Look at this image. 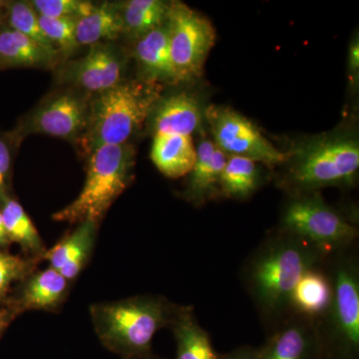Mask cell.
Instances as JSON below:
<instances>
[{"label": "cell", "mask_w": 359, "mask_h": 359, "mask_svg": "<svg viewBox=\"0 0 359 359\" xmlns=\"http://www.w3.org/2000/svg\"><path fill=\"white\" fill-rule=\"evenodd\" d=\"M330 257L306 238L278 230L257 247L244 269L245 289L264 323L276 328L290 318V297L309 269Z\"/></svg>", "instance_id": "obj_1"}, {"label": "cell", "mask_w": 359, "mask_h": 359, "mask_svg": "<svg viewBox=\"0 0 359 359\" xmlns=\"http://www.w3.org/2000/svg\"><path fill=\"white\" fill-rule=\"evenodd\" d=\"M181 304L163 295L139 294L119 301L96 302L89 308L97 337L123 358H152V341L171 327Z\"/></svg>", "instance_id": "obj_2"}, {"label": "cell", "mask_w": 359, "mask_h": 359, "mask_svg": "<svg viewBox=\"0 0 359 359\" xmlns=\"http://www.w3.org/2000/svg\"><path fill=\"white\" fill-rule=\"evenodd\" d=\"M290 161L282 183L292 196L318 192L325 187L349 186L358 172V140L347 132L323 135L299 145L292 157L289 155Z\"/></svg>", "instance_id": "obj_3"}, {"label": "cell", "mask_w": 359, "mask_h": 359, "mask_svg": "<svg viewBox=\"0 0 359 359\" xmlns=\"http://www.w3.org/2000/svg\"><path fill=\"white\" fill-rule=\"evenodd\" d=\"M148 84L119 83L98 94L81 134L84 151L127 143L157 103V91Z\"/></svg>", "instance_id": "obj_4"}, {"label": "cell", "mask_w": 359, "mask_h": 359, "mask_svg": "<svg viewBox=\"0 0 359 359\" xmlns=\"http://www.w3.org/2000/svg\"><path fill=\"white\" fill-rule=\"evenodd\" d=\"M135 151L129 143L102 146L90 153L86 179L76 199L56 212V222H99L128 188L134 177Z\"/></svg>", "instance_id": "obj_5"}, {"label": "cell", "mask_w": 359, "mask_h": 359, "mask_svg": "<svg viewBox=\"0 0 359 359\" xmlns=\"http://www.w3.org/2000/svg\"><path fill=\"white\" fill-rule=\"evenodd\" d=\"M349 249L334 252L325 264L332 299L318 325L325 359H359V266Z\"/></svg>", "instance_id": "obj_6"}, {"label": "cell", "mask_w": 359, "mask_h": 359, "mask_svg": "<svg viewBox=\"0 0 359 359\" xmlns=\"http://www.w3.org/2000/svg\"><path fill=\"white\" fill-rule=\"evenodd\" d=\"M278 230L306 238L330 256L349 249L358 237V228L327 204L320 192L292 196Z\"/></svg>", "instance_id": "obj_7"}, {"label": "cell", "mask_w": 359, "mask_h": 359, "mask_svg": "<svg viewBox=\"0 0 359 359\" xmlns=\"http://www.w3.org/2000/svg\"><path fill=\"white\" fill-rule=\"evenodd\" d=\"M170 52L177 83L199 78L215 42L211 21L183 4H170L166 20Z\"/></svg>", "instance_id": "obj_8"}, {"label": "cell", "mask_w": 359, "mask_h": 359, "mask_svg": "<svg viewBox=\"0 0 359 359\" xmlns=\"http://www.w3.org/2000/svg\"><path fill=\"white\" fill-rule=\"evenodd\" d=\"M205 118L211 127L212 142L226 156H238L276 167L289 159L287 153L278 148L264 136L261 130L230 107L210 106Z\"/></svg>", "instance_id": "obj_9"}, {"label": "cell", "mask_w": 359, "mask_h": 359, "mask_svg": "<svg viewBox=\"0 0 359 359\" xmlns=\"http://www.w3.org/2000/svg\"><path fill=\"white\" fill-rule=\"evenodd\" d=\"M72 283L51 266L37 268L14 285L4 304L18 316L28 311L58 313L70 294Z\"/></svg>", "instance_id": "obj_10"}, {"label": "cell", "mask_w": 359, "mask_h": 359, "mask_svg": "<svg viewBox=\"0 0 359 359\" xmlns=\"http://www.w3.org/2000/svg\"><path fill=\"white\" fill-rule=\"evenodd\" d=\"M257 351L259 359H325L318 325L294 316L273 328Z\"/></svg>", "instance_id": "obj_11"}, {"label": "cell", "mask_w": 359, "mask_h": 359, "mask_svg": "<svg viewBox=\"0 0 359 359\" xmlns=\"http://www.w3.org/2000/svg\"><path fill=\"white\" fill-rule=\"evenodd\" d=\"M88 105L81 96L63 92L52 96L35 111L30 120L34 133L69 139L83 132Z\"/></svg>", "instance_id": "obj_12"}, {"label": "cell", "mask_w": 359, "mask_h": 359, "mask_svg": "<svg viewBox=\"0 0 359 359\" xmlns=\"http://www.w3.org/2000/svg\"><path fill=\"white\" fill-rule=\"evenodd\" d=\"M122 72V59L117 52L100 43L92 45L84 57L66 66L62 76L80 88L100 94L121 83Z\"/></svg>", "instance_id": "obj_13"}, {"label": "cell", "mask_w": 359, "mask_h": 359, "mask_svg": "<svg viewBox=\"0 0 359 359\" xmlns=\"http://www.w3.org/2000/svg\"><path fill=\"white\" fill-rule=\"evenodd\" d=\"M97 222H80L74 230L66 233L53 247L47 249L42 261L56 269L71 283L77 280L88 264L95 245Z\"/></svg>", "instance_id": "obj_14"}, {"label": "cell", "mask_w": 359, "mask_h": 359, "mask_svg": "<svg viewBox=\"0 0 359 359\" xmlns=\"http://www.w3.org/2000/svg\"><path fill=\"white\" fill-rule=\"evenodd\" d=\"M197 156L188 175L183 198L196 205H203L219 196V181L228 156L211 139L203 138L196 148Z\"/></svg>", "instance_id": "obj_15"}, {"label": "cell", "mask_w": 359, "mask_h": 359, "mask_svg": "<svg viewBox=\"0 0 359 359\" xmlns=\"http://www.w3.org/2000/svg\"><path fill=\"white\" fill-rule=\"evenodd\" d=\"M325 264L309 269L299 278L290 297V316L313 321L316 325L325 320L332 299V278Z\"/></svg>", "instance_id": "obj_16"}, {"label": "cell", "mask_w": 359, "mask_h": 359, "mask_svg": "<svg viewBox=\"0 0 359 359\" xmlns=\"http://www.w3.org/2000/svg\"><path fill=\"white\" fill-rule=\"evenodd\" d=\"M155 134L191 136L202 123L203 112L198 99L182 92L167 97L155 106Z\"/></svg>", "instance_id": "obj_17"}, {"label": "cell", "mask_w": 359, "mask_h": 359, "mask_svg": "<svg viewBox=\"0 0 359 359\" xmlns=\"http://www.w3.org/2000/svg\"><path fill=\"white\" fill-rule=\"evenodd\" d=\"M135 56L149 83H177L166 23L137 40Z\"/></svg>", "instance_id": "obj_18"}, {"label": "cell", "mask_w": 359, "mask_h": 359, "mask_svg": "<svg viewBox=\"0 0 359 359\" xmlns=\"http://www.w3.org/2000/svg\"><path fill=\"white\" fill-rule=\"evenodd\" d=\"M170 328L176 341L175 359H221L222 354L200 325L193 306H181Z\"/></svg>", "instance_id": "obj_19"}, {"label": "cell", "mask_w": 359, "mask_h": 359, "mask_svg": "<svg viewBox=\"0 0 359 359\" xmlns=\"http://www.w3.org/2000/svg\"><path fill=\"white\" fill-rule=\"evenodd\" d=\"M197 150L192 136L155 134L151 159L168 178L179 179L190 174L196 162Z\"/></svg>", "instance_id": "obj_20"}, {"label": "cell", "mask_w": 359, "mask_h": 359, "mask_svg": "<svg viewBox=\"0 0 359 359\" xmlns=\"http://www.w3.org/2000/svg\"><path fill=\"white\" fill-rule=\"evenodd\" d=\"M0 212L11 242L20 245L25 257L42 262L46 245L22 205L4 193L0 195Z\"/></svg>", "instance_id": "obj_21"}, {"label": "cell", "mask_w": 359, "mask_h": 359, "mask_svg": "<svg viewBox=\"0 0 359 359\" xmlns=\"http://www.w3.org/2000/svg\"><path fill=\"white\" fill-rule=\"evenodd\" d=\"M123 32V21L120 9L113 4H94L91 11L76 20L78 45L103 43L114 40Z\"/></svg>", "instance_id": "obj_22"}, {"label": "cell", "mask_w": 359, "mask_h": 359, "mask_svg": "<svg viewBox=\"0 0 359 359\" xmlns=\"http://www.w3.org/2000/svg\"><path fill=\"white\" fill-rule=\"evenodd\" d=\"M262 183L259 163L249 158L228 156L219 181V196L233 200L250 197Z\"/></svg>", "instance_id": "obj_23"}, {"label": "cell", "mask_w": 359, "mask_h": 359, "mask_svg": "<svg viewBox=\"0 0 359 359\" xmlns=\"http://www.w3.org/2000/svg\"><path fill=\"white\" fill-rule=\"evenodd\" d=\"M170 4L161 0H131L120 9L123 32L132 39L144 35L166 23Z\"/></svg>", "instance_id": "obj_24"}, {"label": "cell", "mask_w": 359, "mask_h": 359, "mask_svg": "<svg viewBox=\"0 0 359 359\" xmlns=\"http://www.w3.org/2000/svg\"><path fill=\"white\" fill-rule=\"evenodd\" d=\"M55 56L13 29L0 32V65L35 67L50 65Z\"/></svg>", "instance_id": "obj_25"}, {"label": "cell", "mask_w": 359, "mask_h": 359, "mask_svg": "<svg viewBox=\"0 0 359 359\" xmlns=\"http://www.w3.org/2000/svg\"><path fill=\"white\" fill-rule=\"evenodd\" d=\"M9 25L11 29L25 35L40 45L52 55H57V49L49 41L40 25L39 13L29 2H14L9 9Z\"/></svg>", "instance_id": "obj_26"}, {"label": "cell", "mask_w": 359, "mask_h": 359, "mask_svg": "<svg viewBox=\"0 0 359 359\" xmlns=\"http://www.w3.org/2000/svg\"><path fill=\"white\" fill-rule=\"evenodd\" d=\"M39 259L0 250V302L4 304L14 285L39 268Z\"/></svg>", "instance_id": "obj_27"}, {"label": "cell", "mask_w": 359, "mask_h": 359, "mask_svg": "<svg viewBox=\"0 0 359 359\" xmlns=\"http://www.w3.org/2000/svg\"><path fill=\"white\" fill-rule=\"evenodd\" d=\"M39 20L44 34L58 51L71 53L76 48V18H52L39 14Z\"/></svg>", "instance_id": "obj_28"}, {"label": "cell", "mask_w": 359, "mask_h": 359, "mask_svg": "<svg viewBox=\"0 0 359 359\" xmlns=\"http://www.w3.org/2000/svg\"><path fill=\"white\" fill-rule=\"evenodd\" d=\"M33 8L39 15L46 18H77L91 11L94 4L79 0H35L32 2Z\"/></svg>", "instance_id": "obj_29"}, {"label": "cell", "mask_w": 359, "mask_h": 359, "mask_svg": "<svg viewBox=\"0 0 359 359\" xmlns=\"http://www.w3.org/2000/svg\"><path fill=\"white\" fill-rule=\"evenodd\" d=\"M11 167V149L6 141L0 139V195L6 193V182Z\"/></svg>", "instance_id": "obj_30"}, {"label": "cell", "mask_w": 359, "mask_h": 359, "mask_svg": "<svg viewBox=\"0 0 359 359\" xmlns=\"http://www.w3.org/2000/svg\"><path fill=\"white\" fill-rule=\"evenodd\" d=\"M221 359H259L256 347L242 346L229 353L222 354Z\"/></svg>", "instance_id": "obj_31"}, {"label": "cell", "mask_w": 359, "mask_h": 359, "mask_svg": "<svg viewBox=\"0 0 359 359\" xmlns=\"http://www.w3.org/2000/svg\"><path fill=\"white\" fill-rule=\"evenodd\" d=\"M348 67L349 72L353 75L354 79L358 78V70H359V42L358 39L354 40L349 47L348 53Z\"/></svg>", "instance_id": "obj_32"}, {"label": "cell", "mask_w": 359, "mask_h": 359, "mask_svg": "<svg viewBox=\"0 0 359 359\" xmlns=\"http://www.w3.org/2000/svg\"><path fill=\"white\" fill-rule=\"evenodd\" d=\"M16 316H18V314L15 311L6 304H1L0 306V337Z\"/></svg>", "instance_id": "obj_33"}, {"label": "cell", "mask_w": 359, "mask_h": 359, "mask_svg": "<svg viewBox=\"0 0 359 359\" xmlns=\"http://www.w3.org/2000/svg\"><path fill=\"white\" fill-rule=\"evenodd\" d=\"M11 244V242L9 240L8 236H7L6 228H4V219H2V215L0 212V250H6Z\"/></svg>", "instance_id": "obj_34"}, {"label": "cell", "mask_w": 359, "mask_h": 359, "mask_svg": "<svg viewBox=\"0 0 359 359\" xmlns=\"http://www.w3.org/2000/svg\"><path fill=\"white\" fill-rule=\"evenodd\" d=\"M126 359H156L154 356H152V358H126Z\"/></svg>", "instance_id": "obj_35"}, {"label": "cell", "mask_w": 359, "mask_h": 359, "mask_svg": "<svg viewBox=\"0 0 359 359\" xmlns=\"http://www.w3.org/2000/svg\"><path fill=\"white\" fill-rule=\"evenodd\" d=\"M2 6V2H1V1H0V6Z\"/></svg>", "instance_id": "obj_36"}]
</instances>
